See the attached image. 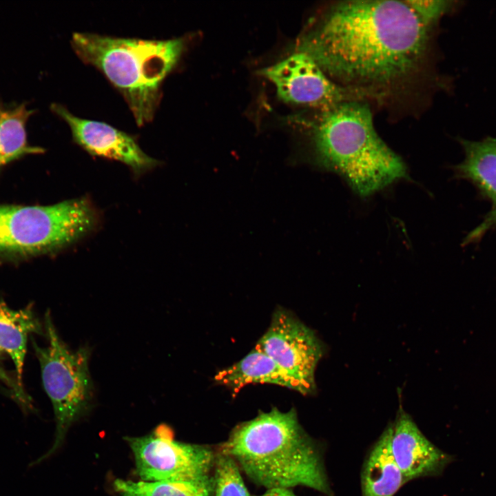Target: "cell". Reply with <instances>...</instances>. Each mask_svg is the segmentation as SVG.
<instances>
[{"label": "cell", "instance_id": "obj_1", "mask_svg": "<svg viewBox=\"0 0 496 496\" xmlns=\"http://www.w3.org/2000/svg\"><path fill=\"white\" fill-rule=\"evenodd\" d=\"M429 28L406 1L351 0L331 6L298 41L344 87L377 95V88L400 83L417 70Z\"/></svg>", "mask_w": 496, "mask_h": 496}, {"label": "cell", "instance_id": "obj_2", "mask_svg": "<svg viewBox=\"0 0 496 496\" xmlns=\"http://www.w3.org/2000/svg\"><path fill=\"white\" fill-rule=\"evenodd\" d=\"M255 484L267 489L304 486L333 496L319 447L293 408H273L237 425L222 444Z\"/></svg>", "mask_w": 496, "mask_h": 496}, {"label": "cell", "instance_id": "obj_3", "mask_svg": "<svg viewBox=\"0 0 496 496\" xmlns=\"http://www.w3.org/2000/svg\"><path fill=\"white\" fill-rule=\"evenodd\" d=\"M312 140L318 164L338 174L360 196L407 176L402 160L378 136L371 111L360 100L322 110L312 125Z\"/></svg>", "mask_w": 496, "mask_h": 496}, {"label": "cell", "instance_id": "obj_4", "mask_svg": "<svg viewBox=\"0 0 496 496\" xmlns=\"http://www.w3.org/2000/svg\"><path fill=\"white\" fill-rule=\"evenodd\" d=\"M185 38L148 40L75 32L71 45L85 63L102 72L126 101L138 126L152 121L161 86L186 48Z\"/></svg>", "mask_w": 496, "mask_h": 496}, {"label": "cell", "instance_id": "obj_5", "mask_svg": "<svg viewBox=\"0 0 496 496\" xmlns=\"http://www.w3.org/2000/svg\"><path fill=\"white\" fill-rule=\"evenodd\" d=\"M87 198L48 206H0V252L42 254L77 242L97 226Z\"/></svg>", "mask_w": 496, "mask_h": 496}, {"label": "cell", "instance_id": "obj_6", "mask_svg": "<svg viewBox=\"0 0 496 496\" xmlns=\"http://www.w3.org/2000/svg\"><path fill=\"white\" fill-rule=\"evenodd\" d=\"M45 330L48 345L33 344L43 385L53 406L56 431L52 447L36 463L62 445L71 425L90 409L94 391L89 369L91 349L83 346L71 350L59 337L49 311L45 316Z\"/></svg>", "mask_w": 496, "mask_h": 496}, {"label": "cell", "instance_id": "obj_7", "mask_svg": "<svg viewBox=\"0 0 496 496\" xmlns=\"http://www.w3.org/2000/svg\"><path fill=\"white\" fill-rule=\"evenodd\" d=\"M125 440L141 480L198 479L209 476L214 465L215 455L209 447L174 440L171 428L165 424L148 435Z\"/></svg>", "mask_w": 496, "mask_h": 496}, {"label": "cell", "instance_id": "obj_8", "mask_svg": "<svg viewBox=\"0 0 496 496\" xmlns=\"http://www.w3.org/2000/svg\"><path fill=\"white\" fill-rule=\"evenodd\" d=\"M258 73L275 85L277 95L282 101L320 110L344 101H361L373 94L336 83L311 56L299 51Z\"/></svg>", "mask_w": 496, "mask_h": 496}, {"label": "cell", "instance_id": "obj_9", "mask_svg": "<svg viewBox=\"0 0 496 496\" xmlns=\"http://www.w3.org/2000/svg\"><path fill=\"white\" fill-rule=\"evenodd\" d=\"M302 387L316 391L315 371L324 347L315 332L284 309L273 313L270 326L256 345Z\"/></svg>", "mask_w": 496, "mask_h": 496}, {"label": "cell", "instance_id": "obj_10", "mask_svg": "<svg viewBox=\"0 0 496 496\" xmlns=\"http://www.w3.org/2000/svg\"><path fill=\"white\" fill-rule=\"evenodd\" d=\"M51 110L68 124L74 141L90 154L123 163L136 176L159 165L132 136L106 123L78 117L61 104H52Z\"/></svg>", "mask_w": 496, "mask_h": 496}, {"label": "cell", "instance_id": "obj_11", "mask_svg": "<svg viewBox=\"0 0 496 496\" xmlns=\"http://www.w3.org/2000/svg\"><path fill=\"white\" fill-rule=\"evenodd\" d=\"M391 424V452L407 482L439 475L453 460L424 436L403 409Z\"/></svg>", "mask_w": 496, "mask_h": 496}, {"label": "cell", "instance_id": "obj_12", "mask_svg": "<svg viewBox=\"0 0 496 496\" xmlns=\"http://www.w3.org/2000/svg\"><path fill=\"white\" fill-rule=\"evenodd\" d=\"M463 161L454 167L456 176L473 184L479 194L489 201L490 209L482 222L464 238L462 245L479 242L496 227V138L481 141L461 140Z\"/></svg>", "mask_w": 496, "mask_h": 496}, {"label": "cell", "instance_id": "obj_13", "mask_svg": "<svg viewBox=\"0 0 496 496\" xmlns=\"http://www.w3.org/2000/svg\"><path fill=\"white\" fill-rule=\"evenodd\" d=\"M391 424L371 447L361 473L362 496H393L407 481L391 449Z\"/></svg>", "mask_w": 496, "mask_h": 496}, {"label": "cell", "instance_id": "obj_14", "mask_svg": "<svg viewBox=\"0 0 496 496\" xmlns=\"http://www.w3.org/2000/svg\"><path fill=\"white\" fill-rule=\"evenodd\" d=\"M215 380L238 392L249 384L268 383L295 390L304 395L301 385L286 373L267 354L255 348L234 364L220 371Z\"/></svg>", "mask_w": 496, "mask_h": 496}, {"label": "cell", "instance_id": "obj_15", "mask_svg": "<svg viewBox=\"0 0 496 496\" xmlns=\"http://www.w3.org/2000/svg\"><path fill=\"white\" fill-rule=\"evenodd\" d=\"M42 327L31 307L14 310L0 302V349L11 358L17 381L22 386L28 336L42 333Z\"/></svg>", "mask_w": 496, "mask_h": 496}, {"label": "cell", "instance_id": "obj_16", "mask_svg": "<svg viewBox=\"0 0 496 496\" xmlns=\"http://www.w3.org/2000/svg\"><path fill=\"white\" fill-rule=\"evenodd\" d=\"M119 496H213L214 479L132 481L116 479L113 483Z\"/></svg>", "mask_w": 496, "mask_h": 496}, {"label": "cell", "instance_id": "obj_17", "mask_svg": "<svg viewBox=\"0 0 496 496\" xmlns=\"http://www.w3.org/2000/svg\"><path fill=\"white\" fill-rule=\"evenodd\" d=\"M32 113L25 105L0 107V167L22 155L43 152L27 142L25 125Z\"/></svg>", "mask_w": 496, "mask_h": 496}, {"label": "cell", "instance_id": "obj_18", "mask_svg": "<svg viewBox=\"0 0 496 496\" xmlns=\"http://www.w3.org/2000/svg\"><path fill=\"white\" fill-rule=\"evenodd\" d=\"M214 494L215 496H251L235 461L219 452L214 460Z\"/></svg>", "mask_w": 496, "mask_h": 496}, {"label": "cell", "instance_id": "obj_19", "mask_svg": "<svg viewBox=\"0 0 496 496\" xmlns=\"http://www.w3.org/2000/svg\"><path fill=\"white\" fill-rule=\"evenodd\" d=\"M406 2L428 28H431L449 7L448 2L446 1L420 0Z\"/></svg>", "mask_w": 496, "mask_h": 496}, {"label": "cell", "instance_id": "obj_20", "mask_svg": "<svg viewBox=\"0 0 496 496\" xmlns=\"http://www.w3.org/2000/svg\"><path fill=\"white\" fill-rule=\"evenodd\" d=\"M2 352L0 349V358ZM0 380L12 390L17 400H19L23 406H25L28 409L32 408L30 398L25 395L22 386H20L17 381L12 379L1 366Z\"/></svg>", "mask_w": 496, "mask_h": 496}, {"label": "cell", "instance_id": "obj_21", "mask_svg": "<svg viewBox=\"0 0 496 496\" xmlns=\"http://www.w3.org/2000/svg\"><path fill=\"white\" fill-rule=\"evenodd\" d=\"M258 496H297L289 488H272L267 489L262 495Z\"/></svg>", "mask_w": 496, "mask_h": 496}]
</instances>
